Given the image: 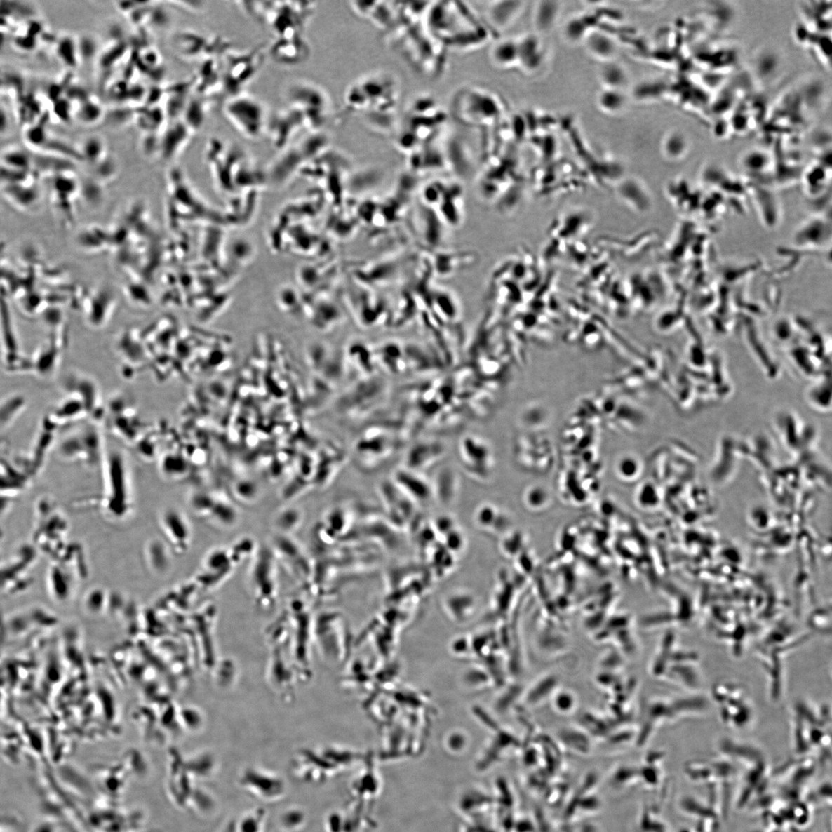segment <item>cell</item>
Listing matches in <instances>:
<instances>
[{"label":"cell","mask_w":832,"mask_h":832,"mask_svg":"<svg viewBox=\"0 0 832 832\" xmlns=\"http://www.w3.org/2000/svg\"><path fill=\"white\" fill-rule=\"evenodd\" d=\"M304 516L302 510L295 507L281 509L274 517V525L276 532L291 535L302 525Z\"/></svg>","instance_id":"18"},{"label":"cell","mask_w":832,"mask_h":832,"mask_svg":"<svg viewBox=\"0 0 832 832\" xmlns=\"http://www.w3.org/2000/svg\"><path fill=\"white\" fill-rule=\"evenodd\" d=\"M722 723L733 731H744L756 719V708L746 687L735 681L722 680L711 694Z\"/></svg>","instance_id":"3"},{"label":"cell","mask_w":832,"mask_h":832,"mask_svg":"<svg viewBox=\"0 0 832 832\" xmlns=\"http://www.w3.org/2000/svg\"><path fill=\"white\" fill-rule=\"evenodd\" d=\"M791 733L798 747H826L830 744L831 711L828 705L805 701L795 704L791 713Z\"/></svg>","instance_id":"4"},{"label":"cell","mask_w":832,"mask_h":832,"mask_svg":"<svg viewBox=\"0 0 832 832\" xmlns=\"http://www.w3.org/2000/svg\"><path fill=\"white\" fill-rule=\"evenodd\" d=\"M316 7L314 2H263L260 20L270 28L274 38L303 35Z\"/></svg>","instance_id":"7"},{"label":"cell","mask_w":832,"mask_h":832,"mask_svg":"<svg viewBox=\"0 0 832 832\" xmlns=\"http://www.w3.org/2000/svg\"><path fill=\"white\" fill-rule=\"evenodd\" d=\"M281 822L282 827L286 830H297L303 826L304 814L300 810H288L282 815Z\"/></svg>","instance_id":"30"},{"label":"cell","mask_w":832,"mask_h":832,"mask_svg":"<svg viewBox=\"0 0 832 832\" xmlns=\"http://www.w3.org/2000/svg\"><path fill=\"white\" fill-rule=\"evenodd\" d=\"M268 53L271 60L279 65L297 67L309 60L311 47L304 35L274 38Z\"/></svg>","instance_id":"12"},{"label":"cell","mask_w":832,"mask_h":832,"mask_svg":"<svg viewBox=\"0 0 832 832\" xmlns=\"http://www.w3.org/2000/svg\"><path fill=\"white\" fill-rule=\"evenodd\" d=\"M587 46L594 54L600 58H608L613 54L615 45L606 34L595 32L589 36Z\"/></svg>","instance_id":"22"},{"label":"cell","mask_w":832,"mask_h":832,"mask_svg":"<svg viewBox=\"0 0 832 832\" xmlns=\"http://www.w3.org/2000/svg\"><path fill=\"white\" fill-rule=\"evenodd\" d=\"M26 139L29 145L38 147H43L48 141L43 126L37 124L27 131Z\"/></svg>","instance_id":"31"},{"label":"cell","mask_w":832,"mask_h":832,"mask_svg":"<svg viewBox=\"0 0 832 832\" xmlns=\"http://www.w3.org/2000/svg\"><path fill=\"white\" fill-rule=\"evenodd\" d=\"M557 13V6L553 2H544L539 6L537 15V26L540 29H548L553 25Z\"/></svg>","instance_id":"27"},{"label":"cell","mask_w":832,"mask_h":832,"mask_svg":"<svg viewBox=\"0 0 832 832\" xmlns=\"http://www.w3.org/2000/svg\"><path fill=\"white\" fill-rule=\"evenodd\" d=\"M459 464L464 473L481 483H488L495 469V454L492 444L482 436L463 435L458 442Z\"/></svg>","instance_id":"8"},{"label":"cell","mask_w":832,"mask_h":832,"mask_svg":"<svg viewBox=\"0 0 832 832\" xmlns=\"http://www.w3.org/2000/svg\"><path fill=\"white\" fill-rule=\"evenodd\" d=\"M54 112L61 120H69L70 114H72V105H70L69 100L58 99L54 107Z\"/></svg>","instance_id":"34"},{"label":"cell","mask_w":832,"mask_h":832,"mask_svg":"<svg viewBox=\"0 0 832 832\" xmlns=\"http://www.w3.org/2000/svg\"><path fill=\"white\" fill-rule=\"evenodd\" d=\"M264 58V50L260 46L227 57L224 80L230 96L246 91L260 70Z\"/></svg>","instance_id":"10"},{"label":"cell","mask_w":832,"mask_h":832,"mask_svg":"<svg viewBox=\"0 0 832 832\" xmlns=\"http://www.w3.org/2000/svg\"><path fill=\"white\" fill-rule=\"evenodd\" d=\"M269 546L279 566H283L298 584L308 590L315 574V562L302 546L293 536L278 532L274 533Z\"/></svg>","instance_id":"9"},{"label":"cell","mask_w":832,"mask_h":832,"mask_svg":"<svg viewBox=\"0 0 832 832\" xmlns=\"http://www.w3.org/2000/svg\"><path fill=\"white\" fill-rule=\"evenodd\" d=\"M247 582L256 605L270 610L277 605L280 594L279 564L269 545H258L249 561Z\"/></svg>","instance_id":"5"},{"label":"cell","mask_w":832,"mask_h":832,"mask_svg":"<svg viewBox=\"0 0 832 832\" xmlns=\"http://www.w3.org/2000/svg\"><path fill=\"white\" fill-rule=\"evenodd\" d=\"M192 130L184 123H175L168 128L160 140V153L164 158H174L187 143Z\"/></svg>","instance_id":"15"},{"label":"cell","mask_w":832,"mask_h":832,"mask_svg":"<svg viewBox=\"0 0 832 832\" xmlns=\"http://www.w3.org/2000/svg\"><path fill=\"white\" fill-rule=\"evenodd\" d=\"M517 43L513 40H504L492 46L490 58L492 65L500 69L513 66L517 62Z\"/></svg>","instance_id":"19"},{"label":"cell","mask_w":832,"mask_h":832,"mask_svg":"<svg viewBox=\"0 0 832 832\" xmlns=\"http://www.w3.org/2000/svg\"><path fill=\"white\" fill-rule=\"evenodd\" d=\"M264 813L261 812L251 813L246 816L241 823V832H261L263 823Z\"/></svg>","instance_id":"32"},{"label":"cell","mask_w":832,"mask_h":832,"mask_svg":"<svg viewBox=\"0 0 832 832\" xmlns=\"http://www.w3.org/2000/svg\"><path fill=\"white\" fill-rule=\"evenodd\" d=\"M304 128L302 115L295 109L286 107L269 114L265 135L273 145L281 150L295 142V139Z\"/></svg>","instance_id":"11"},{"label":"cell","mask_w":832,"mask_h":832,"mask_svg":"<svg viewBox=\"0 0 832 832\" xmlns=\"http://www.w3.org/2000/svg\"><path fill=\"white\" fill-rule=\"evenodd\" d=\"M603 78L612 89L619 88L625 81V74L623 69L617 65H611L604 67Z\"/></svg>","instance_id":"28"},{"label":"cell","mask_w":832,"mask_h":832,"mask_svg":"<svg viewBox=\"0 0 832 832\" xmlns=\"http://www.w3.org/2000/svg\"><path fill=\"white\" fill-rule=\"evenodd\" d=\"M521 3L491 2L486 6V23L491 29L507 27L520 11Z\"/></svg>","instance_id":"16"},{"label":"cell","mask_w":832,"mask_h":832,"mask_svg":"<svg viewBox=\"0 0 832 832\" xmlns=\"http://www.w3.org/2000/svg\"><path fill=\"white\" fill-rule=\"evenodd\" d=\"M445 453V445L434 439H424L415 443L407 453L405 468L420 472L441 460Z\"/></svg>","instance_id":"14"},{"label":"cell","mask_w":832,"mask_h":832,"mask_svg":"<svg viewBox=\"0 0 832 832\" xmlns=\"http://www.w3.org/2000/svg\"><path fill=\"white\" fill-rule=\"evenodd\" d=\"M500 512V511H499ZM497 507L492 504H485L478 507L474 513V521L476 527L481 531L493 535L497 533L496 522L501 514Z\"/></svg>","instance_id":"20"},{"label":"cell","mask_w":832,"mask_h":832,"mask_svg":"<svg viewBox=\"0 0 832 832\" xmlns=\"http://www.w3.org/2000/svg\"><path fill=\"white\" fill-rule=\"evenodd\" d=\"M57 53L60 60L68 67H75L80 56L78 45L70 36L62 38L58 42Z\"/></svg>","instance_id":"23"},{"label":"cell","mask_w":832,"mask_h":832,"mask_svg":"<svg viewBox=\"0 0 832 832\" xmlns=\"http://www.w3.org/2000/svg\"><path fill=\"white\" fill-rule=\"evenodd\" d=\"M235 500L242 504L254 505L260 498L261 490L253 481H240L232 488Z\"/></svg>","instance_id":"21"},{"label":"cell","mask_w":832,"mask_h":832,"mask_svg":"<svg viewBox=\"0 0 832 832\" xmlns=\"http://www.w3.org/2000/svg\"><path fill=\"white\" fill-rule=\"evenodd\" d=\"M1 161L3 166L22 171H27L32 163L30 156L25 152L15 148L6 151L1 156Z\"/></svg>","instance_id":"24"},{"label":"cell","mask_w":832,"mask_h":832,"mask_svg":"<svg viewBox=\"0 0 832 832\" xmlns=\"http://www.w3.org/2000/svg\"><path fill=\"white\" fill-rule=\"evenodd\" d=\"M241 784L249 792L266 800H277L286 791L285 784L279 777L258 769H248Z\"/></svg>","instance_id":"13"},{"label":"cell","mask_w":832,"mask_h":832,"mask_svg":"<svg viewBox=\"0 0 832 832\" xmlns=\"http://www.w3.org/2000/svg\"><path fill=\"white\" fill-rule=\"evenodd\" d=\"M624 97L621 93L615 89L603 92L600 96V104L603 107L610 112L617 111L624 105Z\"/></svg>","instance_id":"29"},{"label":"cell","mask_w":832,"mask_h":832,"mask_svg":"<svg viewBox=\"0 0 832 832\" xmlns=\"http://www.w3.org/2000/svg\"><path fill=\"white\" fill-rule=\"evenodd\" d=\"M517 43V62L527 69H536L542 61L539 43L535 36H525Z\"/></svg>","instance_id":"17"},{"label":"cell","mask_w":832,"mask_h":832,"mask_svg":"<svg viewBox=\"0 0 832 832\" xmlns=\"http://www.w3.org/2000/svg\"><path fill=\"white\" fill-rule=\"evenodd\" d=\"M81 154L90 160L100 159L106 154V143L100 135H91L83 141Z\"/></svg>","instance_id":"26"},{"label":"cell","mask_w":832,"mask_h":832,"mask_svg":"<svg viewBox=\"0 0 832 832\" xmlns=\"http://www.w3.org/2000/svg\"><path fill=\"white\" fill-rule=\"evenodd\" d=\"M286 106L295 109L309 132L323 131L333 116L330 94L323 86L309 80H295L284 90Z\"/></svg>","instance_id":"2"},{"label":"cell","mask_w":832,"mask_h":832,"mask_svg":"<svg viewBox=\"0 0 832 832\" xmlns=\"http://www.w3.org/2000/svg\"><path fill=\"white\" fill-rule=\"evenodd\" d=\"M224 114L240 135L257 140L265 135L269 113L263 102L246 91L230 96L225 101Z\"/></svg>","instance_id":"6"},{"label":"cell","mask_w":832,"mask_h":832,"mask_svg":"<svg viewBox=\"0 0 832 832\" xmlns=\"http://www.w3.org/2000/svg\"><path fill=\"white\" fill-rule=\"evenodd\" d=\"M8 125V119L6 112L4 109H0V133L6 130Z\"/></svg>","instance_id":"35"},{"label":"cell","mask_w":832,"mask_h":832,"mask_svg":"<svg viewBox=\"0 0 832 832\" xmlns=\"http://www.w3.org/2000/svg\"><path fill=\"white\" fill-rule=\"evenodd\" d=\"M810 635L789 631L772 630L763 635L755 648L758 661L765 671L769 692L773 700L780 699L784 685V673L790 655L808 640Z\"/></svg>","instance_id":"1"},{"label":"cell","mask_w":832,"mask_h":832,"mask_svg":"<svg viewBox=\"0 0 832 832\" xmlns=\"http://www.w3.org/2000/svg\"><path fill=\"white\" fill-rule=\"evenodd\" d=\"M586 29V26L582 20H575L568 23L566 32L571 40L577 41L584 35Z\"/></svg>","instance_id":"33"},{"label":"cell","mask_w":832,"mask_h":832,"mask_svg":"<svg viewBox=\"0 0 832 832\" xmlns=\"http://www.w3.org/2000/svg\"><path fill=\"white\" fill-rule=\"evenodd\" d=\"M103 115V109H102L100 104L89 98H86L82 101L81 105L77 112L78 119L86 124H93L96 123L100 121Z\"/></svg>","instance_id":"25"}]
</instances>
